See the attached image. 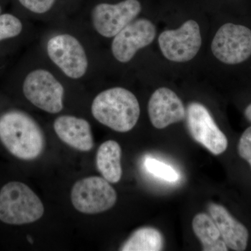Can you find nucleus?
<instances>
[{
  "instance_id": "f257e3e1",
  "label": "nucleus",
  "mask_w": 251,
  "mask_h": 251,
  "mask_svg": "<svg viewBox=\"0 0 251 251\" xmlns=\"http://www.w3.org/2000/svg\"><path fill=\"white\" fill-rule=\"evenodd\" d=\"M0 141L11 154L25 161L35 159L45 147L40 126L20 110H10L0 116Z\"/></svg>"
},
{
  "instance_id": "f03ea898",
  "label": "nucleus",
  "mask_w": 251,
  "mask_h": 251,
  "mask_svg": "<svg viewBox=\"0 0 251 251\" xmlns=\"http://www.w3.org/2000/svg\"><path fill=\"white\" fill-rule=\"evenodd\" d=\"M91 111L99 123L121 133L133 129L140 115L138 99L121 87H112L96 96Z\"/></svg>"
},
{
  "instance_id": "7ed1b4c3",
  "label": "nucleus",
  "mask_w": 251,
  "mask_h": 251,
  "mask_svg": "<svg viewBox=\"0 0 251 251\" xmlns=\"http://www.w3.org/2000/svg\"><path fill=\"white\" fill-rule=\"evenodd\" d=\"M44 214L40 198L27 185L11 181L0 190V221L9 225L35 222Z\"/></svg>"
},
{
  "instance_id": "20e7f679",
  "label": "nucleus",
  "mask_w": 251,
  "mask_h": 251,
  "mask_svg": "<svg viewBox=\"0 0 251 251\" xmlns=\"http://www.w3.org/2000/svg\"><path fill=\"white\" fill-rule=\"evenodd\" d=\"M46 50L50 60L69 78L80 80L88 72V56L75 36L69 33L54 34L47 41Z\"/></svg>"
},
{
  "instance_id": "39448f33",
  "label": "nucleus",
  "mask_w": 251,
  "mask_h": 251,
  "mask_svg": "<svg viewBox=\"0 0 251 251\" xmlns=\"http://www.w3.org/2000/svg\"><path fill=\"white\" fill-rule=\"evenodd\" d=\"M23 92L32 105L48 113L57 114L64 108V86L47 69L31 71L23 81Z\"/></svg>"
},
{
  "instance_id": "423d86ee",
  "label": "nucleus",
  "mask_w": 251,
  "mask_h": 251,
  "mask_svg": "<svg viewBox=\"0 0 251 251\" xmlns=\"http://www.w3.org/2000/svg\"><path fill=\"white\" fill-rule=\"evenodd\" d=\"M116 191L100 176H90L77 181L72 190L73 205L81 213L96 214L111 209L117 202Z\"/></svg>"
},
{
  "instance_id": "0eeeda50",
  "label": "nucleus",
  "mask_w": 251,
  "mask_h": 251,
  "mask_svg": "<svg viewBox=\"0 0 251 251\" xmlns=\"http://www.w3.org/2000/svg\"><path fill=\"white\" fill-rule=\"evenodd\" d=\"M142 11L138 0H123L116 4L99 3L91 12L94 30L104 38H113L134 21Z\"/></svg>"
},
{
  "instance_id": "6e6552de",
  "label": "nucleus",
  "mask_w": 251,
  "mask_h": 251,
  "mask_svg": "<svg viewBox=\"0 0 251 251\" xmlns=\"http://www.w3.org/2000/svg\"><path fill=\"white\" fill-rule=\"evenodd\" d=\"M211 48L214 55L224 64L245 62L251 56V30L241 25L226 23L216 32Z\"/></svg>"
},
{
  "instance_id": "1a4fd4ad",
  "label": "nucleus",
  "mask_w": 251,
  "mask_h": 251,
  "mask_svg": "<svg viewBox=\"0 0 251 251\" xmlns=\"http://www.w3.org/2000/svg\"><path fill=\"white\" fill-rule=\"evenodd\" d=\"M158 40L163 56L175 62L191 60L202 46L199 25L193 20L185 22L179 29L163 31Z\"/></svg>"
},
{
  "instance_id": "9d476101",
  "label": "nucleus",
  "mask_w": 251,
  "mask_h": 251,
  "mask_svg": "<svg viewBox=\"0 0 251 251\" xmlns=\"http://www.w3.org/2000/svg\"><path fill=\"white\" fill-rule=\"evenodd\" d=\"M186 118L190 134L196 142L214 155L226 151L228 146L227 137L204 105L198 102L188 104Z\"/></svg>"
},
{
  "instance_id": "9b49d317",
  "label": "nucleus",
  "mask_w": 251,
  "mask_h": 251,
  "mask_svg": "<svg viewBox=\"0 0 251 251\" xmlns=\"http://www.w3.org/2000/svg\"><path fill=\"white\" fill-rule=\"evenodd\" d=\"M156 35V27L150 20L135 19L112 38V55L119 62H129L138 50L153 42Z\"/></svg>"
},
{
  "instance_id": "f8f14e48",
  "label": "nucleus",
  "mask_w": 251,
  "mask_h": 251,
  "mask_svg": "<svg viewBox=\"0 0 251 251\" xmlns=\"http://www.w3.org/2000/svg\"><path fill=\"white\" fill-rule=\"evenodd\" d=\"M150 122L158 129L184 120L186 110L184 103L175 92L167 87L155 91L148 103Z\"/></svg>"
},
{
  "instance_id": "ddd939ff",
  "label": "nucleus",
  "mask_w": 251,
  "mask_h": 251,
  "mask_svg": "<svg viewBox=\"0 0 251 251\" xmlns=\"http://www.w3.org/2000/svg\"><path fill=\"white\" fill-rule=\"evenodd\" d=\"M53 128L59 139L71 148L81 151H89L94 148L92 128L85 119L62 115L54 120Z\"/></svg>"
},
{
  "instance_id": "4468645a",
  "label": "nucleus",
  "mask_w": 251,
  "mask_h": 251,
  "mask_svg": "<svg viewBox=\"0 0 251 251\" xmlns=\"http://www.w3.org/2000/svg\"><path fill=\"white\" fill-rule=\"evenodd\" d=\"M208 209L228 249L236 251H245L249 238V230L246 226L234 219L221 204L211 203Z\"/></svg>"
},
{
  "instance_id": "2eb2a0df",
  "label": "nucleus",
  "mask_w": 251,
  "mask_h": 251,
  "mask_svg": "<svg viewBox=\"0 0 251 251\" xmlns=\"http://www.w3.org/2000/svg\"><path fill=\"white\" fill-rule=\"evenodd\" d=\"M122 149L118 143L108 140L99 147L97 151V167L104 179L112 184L119 182L121 179Z\"/></svg>"
},
{
  "instance_id": "dca6fc26",
  "label": "nucleus",
  "mask_w": 251,
  "mask_h": 251,
  "mask_svg": "<svg viewBox=\"0 0 251 251\" xmlns=\"http://www.w3.org/2000/svg\"><path fill=\"white\" fill-rule=\"evenodd\" d=\"M194 233L200 239L204 251H227L228 247L223 240L219 229L210 215L201 213L193 218Z\"/></svg>"
},
{
  "instance_id": "f3484780",
  "label": "nucleus",
  "mask_w": 251,
  "mask_h": 251,
  "mask_svg": "<svg viewBox=\"0 0 251 251\" xmlns=\"http://www.w3.org/2000/svg\"><path fill=\"white\" fill-rule=\"evenodd\" d=\"M163 235L158 229L141 227L135 231L122 245V251H159L163 249Z\"/></svg>"
},
{
  "instance_id": "a211bd4d",
  "label": "nucleus",
  "mask_w": 251,
  "mask_h": 251,
  "mask_svg": "<svg viewBox=\"0 0 251 251\" xmlns=\"http://www.w3.org/2000/svg\"><path fill=\"white\" fill-rule=\"evenodd\" d=\"M145 167L150 174L165 181L176 182L179 179V175L174 168L151 157L145 158Z\"/></svg>"
},
{
  "instance_id": "6ab92c4d",
  "label": "nucleus",
  "mask_w": 251,
  "mask_h": 251,
  "mask_svg": "<svg viewBox=\"0 0 251 251\" xmlns=\"http://www.w3.org/2000/svg\"><path fill=\"white\" fill-rule=\"evenodd\" d=\"M23 29L22 22L14 15L0 14V41L16 37Z\"/></svg>"
},
{
  "instance_id": "aec40b11",
  "label": "nucleus",
  "mask_w": 251,
  "mask_h": 251,
  "mask_svg": "<svg viewBox=\"0 0 251 251\" xmlns=\"http://www.w3.org/2000/svg\"><path fill=\"white\" fill-rule=\"evenodd\" d=\"M18 1L25 9L33 14L42 15L52 9L57 0H18Z\"/></svg>"
},
{
  "instance_id": "412c9836",
  "label": "nucleus",
  "mask_w": 251,
  "mask_h": 251,
  "mask_svg": "<svg viewBox=\"0 0 251 251\" xmlns=\"http://www.w3.org/2000/svg\"><path fill=\"white\" fill-rule=\"evenodd\" d=\"M238 153L249 163L251 168V126L242 133L238 144Z\"/></svg>"
},
{
  "instance_id": "4be33fe9",
  "label": "nucleus",
  "mask_w": 251,
  "mask_h": 251,
  "mask_svg": "<svg viewBox=\"0 0 251 251\" xmlns=\"http://www.w3.org/2000/svg\"><path fill=\"white\" fill-rule=\"evenodd\" d=\"M244 115L248 121L251 123V103L249 104L244 110Z\"/></svg>"
},
{
  "instance_id": "5701e85b",
  "label": "nucleus",
  "mask_w": 251,
  "mask_h": 251,
  "mask_svg": "<svg viewBox=\"0 0 251 251\" xmlns=\"http://www.w3.org/2000/svg\"><path fill=\"white\" fill-rule=\"evenodd\" d=\"M1 6H0V14H1Z\"/></svg>"
}]
</instances>
